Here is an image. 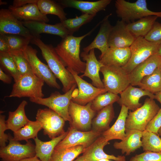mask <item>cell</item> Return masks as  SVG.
Returning <instances> with one entry per match:
<instances>
[{"label":"cell","instance_id":"d4e9b609","mask_svg":"<svg viewBox=\"0 0 161 161\" xmlns=\"http://www.w3.org/2000/svg\"><path fill=\"white\" fill-rule=\"evenodd\" d=\"M8 9L21 21H35L46 23L49 21L47 15L40 12L37 4H29L19 7H15L10 5Z\"/></svg>","mask_w":161,"mask_h":161},{"label":"cell","instance_id":"816d5d0a","mask_svg":"<svg viewBox=\"0 0 161 161\" xmlns=\"http://www.w3.org/2000/svg\"><path fill=\"white\" fill-rule=\"evenodd\" d=\"M156 55L161 56V44L159 46L158 51Z\"/></svg>","mask_w":161,"mask_h":161},{"label":"cell","instance_id":"52a82bcc","mask_svg":"<svg viewBox=\"0 0 161 161\" xmlns=\"http://www.w3.org/2000/svg\"><path fill=\"white\" fill-rule=\"evenodd\" d=\"M160 44L149 42L142 37L136 38L130 47V59L127 64L122 68L128 74L137 65L156 55Z\"/></svg>","mask_w":161,"mask_h":161},{"label":"cell","instance_id":"db71d44e","mask_svg":"<svg viewBox=\"0 0 161 161\" xmlns=\"http://www.w3.org/2000/svg\"><path fill=\"white\" fill-rule=\"evenodd\" d=\"M7 4V2H6L5 1H3L0 0V5L6 4Z\"/></svg>","mask_w":161,"mask_h":161},{"label":"cell","instance_id":"e575fe53","mask_svg":"<svg viewBox=\"0 0 161 161\" xmlns=\"http://www.w3.org/2000/svg\"><path fill=\"white\" fill-rule=\"evenodd\" d=\"M138 86L153 94L161 91V73L159 67L151 74L144 77Z\"/></svg>","mask_w":161,"mask_h":161},{"label":"cell","instance_id":"7a4b0ae2","mask_svg":"<svg viewBox=\"0 0 161 161\" xmlns=\"http://www.w3.org/2000/svg\"><path fill=\"white\" fill-rule=\"evenodd\" d=\"M100 22L86 34L80 36L69 35L55 47V51L66 67L70 68L78 74L84 72L86 64L80 58V43L86 37L90 35L100 24Z\"/></svg>","mask_w":161,"mask_h":161},{"label":"cell","instance_id":"ac0fdd59","mask_svg":"<svg viewBox=\"0 0 161 161\" xmlns=\"http://www.w3.org/2000/svg\"><path fill=\"white\" fill-rule=\"evenodd\" d=\"M80 55L83 61H86V64L84 72L80 77H87L91 80L92 84L94 86L98 88H104L99 75L100 69L104 66L97 59L95 49L90 50L87 53L83 51Z\"/></svg>","mask_w":161,"mask_h":161},{"label":"cell","instance_id":"6f0895ef","mask_svg":"<svg viewBox=\"0 0 161 161\" xmlns=\"http://www.w3.org/2000/svg\"><path fill=\"white\" fill-rule=\"evenodd\" d=\"M159 68L160 70V71L161 72V64H160L159 66Z\"/></svg>","mask_w":161,"mask_h":161},{"label":"cell","instance_id":"9c48e42d","mask_svg":"<svg viewBox=\"0 0 161 161\" xmlns=\"http://www.w3.org/2000/svg\"><path fill=\"white\" fill-rule=\"evenodd\" d=\"M35 118L42 125L44 134L52 139L64 133L65 120L49 108L39 109Z\"/></svg>","mask_w":161,"mask_h":161},{"label":"cell","instance_id":"f35d334b","mask_svg":"<svg viewBox=\"0 0 161 161\" xmlns=\"http://www.w3.org/2000/svg\"><path fill=\"white\" fill-rule=\"evenodd\" d=\"M120 98L117 94L107 92L97 96L91 102V107L96 112H98L104 107L117 102Z\"/></svg>","mask_w":161,"mask_h":161},{"label":"cell","instance_id":"681fc988","mask_svg":"<svg viewBox=\"0 0 161 161\" xmlns=\"http://www.w3.org/2000/svg\"><path fill=\"white\" fill-rule=\"evenodd\" d=\"M20 161H41L36 156L33 157L27 158Z\"/></svg>","mask_w":161,"mask_h":161},{"label":"cell","instance_id":"f546056e","mask_svg":"<svg viewBox=\"0 0 161 161\" xmlns=\"http://www.w3.org/2000/svg\"><path fill=\"white\" fill-rule=\"evenodd\" d=\"M27 102L23 100L13 112H9L6 124L7 129L15 131L24 126L30 120L27 117L25 111Z\"/></svg>","mask_w":161,"mask_h":161},{"label":"cell","instance_id":"f1b7e54d","mask_svg":"<svg viewBox=\"0 0 161 161\" xmlns=\"http://www.w3.org/2000/svg\"><path fill=\"white\" fill-rule=\"evenodd\" d=\"M114 117L113 104L104 107L98 111L96 116L93 119L92 130L102 134L110 128V124Z\"/></svg>","mask_w":161,"mask_h":161},{"label":"cell","instance_id":"d6a6232c","mask_svg":"<svg viewBox=\"0 0 161 161\" xmlns=\"http://www.w3.org/2000/svg\"><path fill=\"white\" fill-rule=\"evenodd\" d=\"M37 5L40 11L43 15L50 14L56 16L61 22L67 19V14L64 11V8L57 1L38 0Z\"/></svg>","mask_w":161,"mask_h":161},{"label":"cell","instance_id":"8d00e7d4","mask_svg":"<svg viewBox=\"0 0 161 161\" xmlns=\"http://www.w3.org/2000/svg\"><path fill=\"white\" fill-rule=\"evenodd\" d=\"M87 14H82L75 18H67L61 22L68 30L70 35L78 31L83 25L90 22L95 16Z\"/></svg>","mask_w":161,"mask_h":161},{"label":"cell","instance_id":"11a10c76","mask_svg":"<svg viewBox=\"0 0 161 161\" xmlns=\"http://www.w3.org/2000/svg\"><path fill=\"white\" fill-rule=\"evenodd\" d=\"M97 161H110L109 160L106 159H103Z\"/></svg>","mask_w":161,"mask_h":161},{"label":"cell","instance_id":"9f6ffc18","mask_svg":"<svg viewBox=\"0 0 161 161\" xmlns=\"http://www.w3.org/2000/svg\"><path fill=\"white\" fill-rule=\"evenodd\" d=\"M158 135L161 138V127L158 131Z\"/></svg>","mask_w":161,"mask_h":161},{"label":"cell","instance_id":"4316f807","mask_svg":"<svg viewBox=\"0 0 161 161\" xmlns=\"http://www.w3.org/2000/svg\"><path fill=\"white\" fill-rule=\"evenodd\" d=\"M128 109L121 106L118 117L114 124L101 135L107 141L114 139L123 140L126 137V123L129 113Z\"/></svg>","mask_w":161,"mask_h":161},{"label":"cell","instance_id":"7dc6e473","mask_svg":"<svg viewBox=\"0 0 161 161\" xmlns=\"http://www.w3.org/2000/svg\"><path fill=\"white\" fill-rule=\"evenodd\" d=\"M0 80L7 84L11 83L12 81L10 76L4 73L1 67L0 68Z\"/></svg>","mask_w":161,"mask_h":161},{"label":"cell","instance_id":"c3c4849f","mask_svg":"<svg viewBox=\"0 0 161 161\" xmlns=\"http://www.w3.org/2000/svg\"><path fill=\"white\" fill-rule=\"evenodd\" d=\"M9 49L8 45L3 37L0 35V52H8Z\"/></svg>","mask_w":161,"mask_h":161},{"label":"cell","instance_id":"4dcf8cb0","mask_svg":"<svg viewBox=\"0 0 161 161\" xmlns=\"http://www.w3.org/2000/svg\"><path fill=\"white\" fill-rule=\"evenodd\" d=\"M158 18L155 16L145 17L128 23L126 27L135 38L139 37L144 38L150 31Z\"/></svg>","mask_w":161,"mask_h":161},{"label":"cell","instance_id":"f5cc1de1","mask_svg":"<svg viewBox=\"0 0 161 161\" xmlns=\"http://www.w3.org/2000/svg\"><path fill=\"white\" fill-rule=\"evenodd\" d=\"M73 161H84L82 156H81L78 157L77 159H76L75 160H74Z\"/></svg>","mask_w":161,"mask_h":161},{"label":"cell","instance_id":"8992f818","mask_svg":"<svg viewBox=\"0 0 161 161\" xmlns=\"http://www.w3.org/2000/svg\"><path fill=\"white\" fill-rule=\"evenodd\" d=\"M44 81L34 74L21 75L14 83L8 97L43 98L42 91Z\"/></svg>","mask_w":161,"mask_h":161},{"label":"cell","instance_id":"cb8c5ba5","mask_svg":"<svg viewBox=\"0 0 161 161\" xmlns=\"http://www.w3.org/2000/svg\"><path fill=\"white\" fill-rule=\"evenodd\" d=\"M131 55L130 47H109L102 56L99 57V61L105 66L123 67L128 63Z\"/></svg>","mask_w":161,"mask_h":161},{"label":"cell","instance_id":"d6986e66","mask_svg":"<svg viewBox=\"0 0 161 161\" xmlns=\"http://www.w3.org/2000/svg\"><path fill=\"white\" fill-rule=\"evenodd\" d=\"M112 15L110 14L101 21L100 27L97 34L93 41L88 46L83 48V52L88 53L92 49H97L100 51L101 55L99 57H101L109 48V41L113 26L109 20Z\"/></svg>","mask_w":161,"mask_h":161},{"label":"cell","instance_id":"30bf717a","mask_svg":"<svg viewBox=\"0 0 161 161\" xmlns=\"http://www.w3.org/2000/svg\"><path fill=\"white\" fill-rule=\"evenodd\" d=\"M23 51L34 74L43 80L49 86L60 89L61 86L57 81L56 78L48 65L42 62L38 58L37 50L31 46L28 45Z\"/></svg>","mask_w":161,"mask_h":161},{"label":"cell","instance_id":"ba28073f","mask_svg":"<svg viewBox=\"0 0 161 161\" xmlns=\"http://www.w3.org/2000/svg\"><path fill=\"white\" fill-rule=\"evenodd\" d=\"M100 72L103 75L102 81L107 92L118 95L130 85L128 74L121 67L104 66Z\"/></svg>","mask_w":161,"mask_h":161},{"label":"cell","instance_id":"4fadbf2b","mask_svg":"<svg viewBox=\"0 0 161 161\" xmlns=\"http://www.w3.org/2000/svg\"><path fill=\"white\" fill-rule=\"evenodd\" d=\"M91 102L85 106L79 105L71 100L69 113L71 119L70 126L80 131H87L92 126L96 112L91 107Z\"/></svg>","mask_w":161,"mask_h":161},{"label":"cell","instance_id":"5b68a950","mask_svg":"<svg viewBox=\"0 0 161 161\" xmlns=\"http://www.w3.org/2000/svg\"><path fill=\"white\" fill-rule=\"evenodd\" d=\"M77 85H74L68 91L64 94L55 91L47 98H30L32 102L46 106L58 113L65 121L69 124L72 120L69 113V108L72 97V94Z\"/></svg>","mask_w":161,"mask_h":161},{"label":"cell","instance_id":"b9f144b4","mask_svg":"<svg viewBox=\"0 0 161 161\" xmlns=\"http://www.w3.org/2000/svg\"><path fill=\"white\" fill-rule=\"evenodd\" d=\"M129 161H161V152L145 151L132 157Z\"/></svg>","mask_w":161,"mask_h":161},{"label":"cell","instance_id":"60d3db41","mask_svg":"<svg viewBox=\"0 0 161 161\" xmlns=\"http://www.w3.org/2000/svg\"><path fill=\"white\" fill-rule=\"evenodd\" d=\"M8 52L14 61L21 75L34 74L30 64L24 57L23 51H11Z\"/></svg>","mask_w":161,"mask_h":161},{"label":"cell","instance_id":"83f0119b","mask_svg":"<svg viewBox=\"0 0 161 161\" xmlns=\"http://www.w3.org/2000/svg\"><path fill=\"white\" fill-rule=\"evenodd\" d=\"M68 133V131L47 141H42L38 137L34 138L36 156L41 161H50L55 147L66 137Z\"/></svg>","mask_w":161,"mask_h":161},{"label":"cell","instance_id":"ee69618b","mask_svg":"<svg viewBox=\"0 0 161 161\" xmlns=\"http://www.w3.org/2000/svg\"><path fill=\"white\" fill-rule=\"evenodd\" d=\"M161 127V107L157 114L149 122L146 126V130L158 134Z\"/></svg>","mask_w":161,"mask_h":161},{"label":"cell","instance_id":"5bb4252c","mask_svg":"<svg viewBox=\"0 0 161 161\" xmlns=\"http://www.w3.org/2000/svg\"><path fill=\"white\" fill-rule=\"evenodd\" d=\"M100 132L91 130L81 131L70 126L66 137L60 141L55 149L83 145L86 148L101 135Z\"/></svg>","mask_w":161,"mask_h":161},{"label":"cell","instance_id":"2e32d148","mask_svg":"<svg viewBox=\"0 0 161 161\" xmlns=\"http://www.w3.org/2000/svg\"><path fill=\"white\" fill-rule=\"evenodd\" d=\"M109 144L101 135L92 143L86 148L82 157L84 161H97L100 160L106 159L115 161H125L124 156L118 155L116 157L113 155L106 154L103 149L105 146Z\"/></svg>","mask_w":161,"mask_h":161},{"label":"cell","instance_id":"f907efd6","mask_svg":"<svg viewBox=\"0 0 161 161\" xmlns=\"http://www.w3.org/2000/svg\"><path fill=\"white\" fill-rule=\"evenodd\" d=\"M155 99H156L160 103L161 105V91L160 92L155 95Z\"/></svg>","mask_w":161,"mask_h":161},{"label":"cell","instance_id":"bcb514c9","mask_svg":"<svg viewBox=\"0 0 161 161\" xmlns=\"http://www.w3.org/2000/svg\"><path fill=\"white\" fill-rule=\"evenodd\" d=\"M38 0H14L12 6L15 7L24 6L30 4H37Z\"/></svg>","mask_w":161,"mask_h":161},{"label":"cell","instance_id":"6da1fadb","mask_svg":"<svg viewBox=\"0 0 161 161\" xmlns=\"http://www.w3.org/2000/svg\"><path fill=\"white\" fill-rule=\"evenodd\" d=\"M30 42L36 45L41 50L42 57L50 70L61 83L62 90L64 93L77 84L73 76L66 67L52 44H45L41 39L40 37H34Z\"/></svg>","mask_w":161,"mask_h":161},{"label":"cell","instance_id":"7bdbcfd3","mask_svg":"<svg viewBox=\"0 0 161 161\" xmlns=\"http://www.w3.org/2000/svg\"><path fill=\"white\" fill-rule=\"evenodd\" d=\"M144 38L149 42L161 44V23L156 21Z\"/></svg>","mask_w":161,"mask_h":161},{"label":"cell","instance_id":"9a60e30c","mask_svg":"<svg viewBox=\"0 0 161 161\" xmlns=\"http://www.w3.org/2000/svg\"><path fill=\"white\" fill-rule=\"evenodd\" d=\"M0 34L18 35L33 38L29 30L17 19L8 9L0 10Z\"/></svg>","mask_w":161,"mask_h":161},{"label":"cell","instance_id":"7402d4cb","mask_svg":"<svg viewBox=\"0 0 161 161\" xmlns=\"http://www.w3.org/2000/svg\"><path fill=\"white\" fill-rule=\"evenodd\" d=\"M57 1L64 8L76 9L82 14L96 15L99 12L104 11L112 2L111 0H99L95 1L79 0H60Z\"/></svg>","mask_w":161,"mask_h":161},{"label":"cell","instance_id":"e0dca14e","mask_svg":"<svg viewBox=\"0 0 161 161\" xmlns=\"http://www.w3.org/2000/svg\"><path fill=\"white\" fill-rule=\"evenodd\" d=\"M21 22L34 37H40V34L44 33L58 35L63 39L70 35L68 30L61 22L55 24H50L42 21H27Z\"/></svg>","mask_w":161,"mask_h":161},{"label":"cell","instance_id":"f6af8a7d","mask_svg":"<svg viewBox=\"0 0 161 161\" xmlns=\"http://www.w3.org/2000/svg\"><path fill=\"white\" fill-rule=\"evenodd\" d=\"M5 116L4 115H0V148L5 147L6 143L9 140V135L5 134L4 132L7 130L6 121L5 120Z\"/></svg>","mask_w":161,"mask_h":161},{"label":"cell","instance_id":"1f68e13d","mask_svg":"<svg viewBox=\"0 0 161 161\" xmlns=\"http://www.w3.org/2000/svg\"><path fill=\"white\" fill-rule=\"evenodd\" d=\"M42 125L38 121L30 120L24 126L13 132V139L16 141L25 140L33 139L37 137L38 133L42 129Z\"/></svg>","mask_w":161,"mask_h":161},{"label":"cell","instance_id":"484cf974","mask_svg":"<svg viewBox=\"0 0 161 161\" xmlns=\"http://www.w3.org/2000/svg\"><path fill=\"white\" fill-rule=\"evenodd\" d=\"M126 137L123 140L120 142H115L113 144L114 148L121 150L122 154L128 156L131 153L142 147V132L134 129H126Z\"/></svg>","mask_w":161,"mask_h":161},{"label":"cell","instance_id":"ab89813d","mask_svg":"<svg viewBox=\"0 0 161 161\" xmlns=\"http://www.w3.org/2000/svg\"><path fill=\"white\" fill-rule=\"evenodd\" d=\"M0 64L1 68H3L13 78L15 82L20 78L21 75L8 52H0Z\"/></svg>","mask_w":161,"mask_h":161},{"label":"cell","instance_id":"74e56055","mask_svg":"<svg viewBox=\"0 0 161 161\" xmlns=\"http://www.w3.org/2000/svg\"><path fill=\"white\" fill-rule=\"evenodd\" d=\"M0 35L2 36L6 41L9 49V51L24 50L29 45L32 40L31 38L18 35Z\"/></svg>","mask_w":161,"mask_h":161},{"label":"cell","instance_id":"3957f363","mask_svg":"<svg viewBox=\"0 0 161 161\" xmlns=\"http://www.w3.org/2000/svg\"><path fill=\"white\" fill-rule=\"evenodd\" d=\"M115 6L117 16L125 23L132 22L137 19L151 16L161 18V11L154 12L147 7L146 0H137L130 2L125 0H116Z\"/></svg>","mask_w":161,"mask_h":161},{"label":"cell","instance_id":"ffe728a7","mask_svg":"<svg viewBox=\"0 0 161 161\" xmlns=\"http://www.w3.org/2000/svg\"><path fill=\"white\" fill-rule=\"evenodd\" d=\"M117 103L121 106L123 105L130 111H134L142 106L139 102L142 97L147 96L149 98L155 99L154 95L149 92L137 88L130 85L120 94Z\"/></svg>","mask_w":161,"mask_h":161},{"label":"cell","instance_id":"d590c367","mask_svg":"<svg viewBox=\"0 0 161 161\" xmlns=\"http://www.w3.org/2000/svg\"><path fill=\"white\" fill-rule=\"evenodd\" d=\"M141 141L144 151L161 152V138L158 134L145 130L142 132Z\"/></svg>","mask_w":161,"mask_h":161},{"label":"cell","instance_id":"8fae6325","mask_svg":"<svg viewBox=\"0 0 161 161\" xmlns=\"http://www.w3.org/2000/svg\"><path fill=\"white\" fill-rule=\"evenodd\" d=\"M73 76L78 89L76 88L72 94L71 100L74 102L85 106L91 102L98 95L107 91L105 88H99L83 79L78 73L70 68L66 67Z\"/></svg>","mask_w":161,"mask_h":161},{"label":"cell","instance_id":"836d02e7","mask_svg":"<svg viewBox=\"0 0 161 161\" xmlns=\"http://www.w3.org/2000/svg\"><path fill=\"white\" fill-rule=\"evenodd\" d=\"M83 145L54 149L50 161H73L86 149Z\"/></svg>","mask_w":161,"mask_h":161},{"label":"cell","instance_id":"277c9868","mask_svg":"<svg viewBox=\"0 0 161 161\" xmlns=\"http://www.w3.org/2000/svg\"><path fill=\"white\" fill-rule=\"evenodd\" d=\"M160 108L154 99L147 98L142 106L134 111H130L126 119V129L143 131Z\"/></svg>","mask_w":161,"mask_h":161},{"label":"cell","instance_id":"44dd1931","mask_svg":"<svg viewBox=\"0 0 161 161\" xmlns=\"http://www.w3.org/2000/svg\"><path fill=\"white\" fill-rule=\"evenodd\" d=\"M126 24L121 20H118L113 26L109 41V47H129L135 38L128 30Z\"/></svg>","mask_w":161,"mask_h":161},{"label":"cell","instance_id":"603a6c76","mask_svg":"<svg viewBox=\"0 0 161 161\" xmlns=\"http://www.w3.org/2000/svg\"><path fill=\"white\" fill-rule=\"evenodd\" d=\"M161 63V56L154 55L136 66L128 74L130 85L138 86L145 76L152 74L158 68Z\"/></svg>","mask_w":161,"mask_h":161},{"label":"cell","instance_id":"7c38bea8","mask_svg":"<svg viewBox=\"0 0 161 161\" xmlns=\"http://www.w3.org/2000/svg\"><path fill=\"white\" fill-rule=\"evenodd\" d=\"M9 144L0 149L2 161H20L36 156L35 146L30 141L24 144L13 139L9 135Z\"/></svg>","mask_w":161,"mask_h":161},{"label":"cell","instance_id":"680465c9","mask_svg":"<svg viewBox=\"0 0 161 161\" xmlns=\"http://www.w3.org/2000/svg\"></svg>","mask_w":161,"mask_h":161}]
</instances>
